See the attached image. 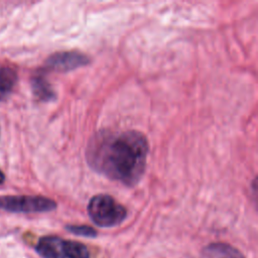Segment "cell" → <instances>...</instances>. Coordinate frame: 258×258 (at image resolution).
<instances>
[{
	"mask_svg": "<svg viewBox=\"0 0 258 258\" xmlns=\"http://www.w3.org/2000/svg\"><path fill=\"white\" fill-rule=\"evenodd\" d=\"M148 149L146 137L138 131L101 130L89 140L86 158L96 172L132 186L144 173Z\"/></svg>",
	"mask_w": 258,
	"mask_h": 258,
	"instance_id": "obj_1",
	"label": "cell"
},
{
	"mask_svg": "<svg viewBox=\"0 0 258 258\" xmlns=\"http://www.w3.org/2000/svg\"><path fill=\"white\" fill-rule=\"evenodd\" d=\"M88 214L94 224L103 228L118 226L127 217L126 209L106 194L96 195L90 200Z\"/></svg>",
	"mask_w": 258,
	"mask_h": 258,
	"instance_id": "obj_2",
	"label": "cell"
},
{
	"mask_svg": "<svg viewBox=\"0 0 258 258\" xmlns=\"http://www.w3.org/2000/svg\"><path fill=\"white\" fill-rule=\"evenodd\" d=\"M35 250L42 258H90L89 250L84 244L56 236L41 237Z\"/></svg>",
	"mask_w": 258,
	"mask_h": 258,
	"instance_id": "obj_3",
	"label": "cell"
},
{
	"mask_svg": "<svg viewBox=\"0 0 258 258\" xmlns=\"http://www.w3.org/2000/svg\"><path fill=\"white\" fill-rule=\"evenodd\" d=\"M56 208L53 200L41 196H2L0 210L11 213H43Z\"/></svg>",
	"mask_w": 258,
	"mask_h": 258,
	"instance_id": "obj_4",
	"label": "cell"
},
{
	"mask_svg": "<svg viewBox=\"0 0 258 258\" xmlns=\"http://www.w3.org/2000/svg\"><path fill=\"white\" fill-rule=\"evenodd\" d=\"M89 62L88 55L78 50H69L51 54L45 60V67L50 71L66 73L87 66Z\"/></svg>",
	"mask_w": 258,
	"mask_h": 258,
	"instance_id": "obj_5",
	"label": "cell"
},
{
	"mask_svg": "<svg viewBox=\"0 0 258 258\" xmlns=\"http://www.w3.org/2000/svg\"><path fill=\"white\" fill-rule=\"evenodd\" d=\"M204 258H245L244 255L233 246L226 243H212L203 249Z\"/></svg>",
	"mask_w": 258,
	"mask_h": 258,
	"instance_id": "obj_6",
	"label": "cell"
},
{
	"mask_svg": "<svg viewBox=\"0 0 258 258\" xmlns=\"http://www.w3.org/2000/svg\"><path fill=\"white\" fill-rule=\"evenodd\" d=\"M17 83V73L10 67L0 66V101H4Z\"/></svg>",
	"mask_w": 258,
	"mask_h": 258,
	"instance_id": "obj_7",
	"label": "cell"
},
{
	"mask_svg": "<svg viewBox=\"0 0 258 258\" xmlns=\"http://www.w3.org/2000/svg\"><path fill=\"white\" fill-rule=\"evenodd\" d=\"M31 86H32L33 94L40 101L48 102L55 98V93L52 87L47 82V80L41 75H38L32 79Z\"/></svg>",
	"mask_w": 258,
	"mask_h": 258,
	"instance_id": "obj_8",
	"label": "cell"
},
{
	"mask_svg": "<svg viewBox=\"0 0 258 258\" xmlns=\"http://www.w3.org/2000/svg\"><path fill=\"white\" fill-rule=\"evenodd\" d=\"M67 230L77 236L94 238L97 236V232L92 227L86 225H69L67 226Z\"/></svg>",
	"mask_w": 258,
	"mask_h": 258,
	"instance_id": "obj_9",
	"label": "cell"
},
{
	"mask_svg": "<svg viewBox=\"0 0 258 258\" xmlns=\"http://www.w3.org/2000/svg\"><path fill=\"white\" fill-rule=\"evenodd\" d=\"M4 180H5V175H4V173L0 170V184L3 183Z\"/></svg>",
	"mask_w": 258,
	"mask_h": 258,
	"instance_id": "obj_10",
	"label": "cell"
}]
</instances>
